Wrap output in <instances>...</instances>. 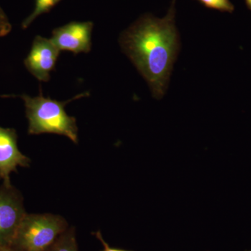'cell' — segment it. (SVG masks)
I'll list each match as a JSON object with an SVG mask.
<instances>
[{
  "label": "cell",
  "mask_w": 251,
  "mask_h": 251,
  "mask_svg": "<svg viewBox=\"0 0 251 251\" xmlns=\"http://www.w3.org/2000/svg\"><path fill=\"white\" fill-rule=\"evenodd\" d=\"M0 251H17L11 247H0Z\"/></svg>",
  "instance_id": "4fadbf2b"
},
{
  "label": "cell",
  "mask_w": 251,
  "mask_h": 251,
  "mask_svg": "<svg viewBox=\"0 0 251 251\" xmlns=\"http://www.w3.org/2000/svg\"><path fill=\"white\" fill-rule=\"evenodd\" d=\"M201 4L209 9L218 10L222 12L232 13L234 5L229 0H197Z\"/></svg>",
  "instance_id": "30bf717a"
},
{
  "label": "cell",
  "mask_w": 251,
  "mask_h": 251,
  "mask_svg": "<svg viewBox=\"0 0 251 251\" xmlns=\"http://www.w3.org/2000/svg\"><path fill=\"white\" fill-rule=\"evenodd\" d=\"M175 1L163 18L144 15L122 34L120 44L151 88L155 98L165 94L178 50Z\"/></svg>",
  "instance_id": "6da1fadb"
},
{
  "label": "cell",
  "mask_w": 251,
  "mask_h": 251,
  "mask_svg": "<svg viewBox=\"0 0 251 251\" xmlns=\"http://www.w3.org/2000/svg\"><path fill=\"white\" fill-rule=\"evenodd\" d=\"M92 22H72L52 31L51 41L59 50L74 53L90 52L92 48Z\"/></svg>",
  "instance_id": "8992f818"
},
{
  "label": "cell",
  "mask_w": 251,
  "mask_h": 251,
  "mask_svg": "<svg viewBox=\"0 0 251 251\" xmlns=\"http://www.w3.org/2000/svg\"></svg>",
  "instance_id": "9a60e30c"
},
{
  "label": "cell",
  "mask_w": 251,
  "mask_h": 251,
  "mask_svg": "<svg viewBox=\"0 0 251 251\" xmlns=\"http://www.w3.org/2000/svg\"><path fill=\"white\" fill-rule=\"evenodd\" d=\"M46 251H78L74 227H69Z\"/></svg>",
  "instance_id": "ba28073f"
},
{
  "label": "cell",
  "mask_w": 251,
  "mask_h": 251,
  "mask_svg": "<svg viewBox=\"0 0 251 251\" xmlns=\"http://www.w3.org/2000/svg\"><path fill=\"white\" fill-rule=\"evenodd\" d=\"M60 50L51 39L36 36L30 52L25 59L28 72L41 82L50 79V73L54 70Z\"/></svg>",
  "instance_id": "5b68a950"
},
{
  "label": "cell",
  "mask_w": 251,
  "mask_h": 251,
  "mask_svg": "<svg viewBox=\"0 0 251 251\" xmlns=\"http://www.w3.org/2000/svg\"><path fill=\"white\" fill-rule=\"evenodd\" d=\"M30 163V158L18 149L16 129L0 126V180L4 184H11V173H17L18 166L29 168Z\"/></svg>",
  "instance_id": "52a82bcc"
},
{
  "label": "cell",
  "mask_w": 251,
  "mask_h": 251,
  "mask_svg": "<svg viewBox=\"0 0 251 251\" xmlns=\"http://www.w3.org/2000/svg\"><path fill=\"white\" fill-rule=\"evenodd\" d=\"M27 213L22 193L12 184L0 186V247H11Z\"/></svg>",
  "instance_id": "277c9868"
},
{
  "label": "cell",
  "mask_w": 251,
  "mask_h": 251,
  "mask_svg": "<svg viewBox=\"0 0 251 251\" xmlns=\"http://www.w3.org/2000/svg\"><path fill=\"white\" fill-rule=\"evenodd\" d=\"M85 94H79L67 101H57L40 95L36 97L19 96L23 99L25 107L26 117L29 126V135H40L42 133H53L64 135L75 144L78 143V128L75 117L69 116L65 111L68 103L85 97Z\"/></svg>",
  "instance_id": "7a4b0ae2"
},
{
  "label": "cell",
  "mask_w": 251,
  "mask_h": 251,
  "mask_svg": "<svg viewBox=\"0 0 251 251\" xmlns=\"http://www.w3.org/2000/svg\"><path fill=\"white\" fill-rule=\"evenodd\" d=\"M60 1L62 0H36L35 9L23 21L21 27L23 29H27L36 18L41 14L49 13Z\"/></svg>",
  "instance_id": "9c48e42d"
},
{
  "label": "cell",
  "mask_w": 251,
  "mask_h": 251,
  "mask_svg": "<svg viewBox=\"0 0 251 251\" xmlns=\"http://www.w3.org/2000/svg\"><path fill=\"white\" fill-rule=\"evenodd\" d=\"M68 228L62 216L26 214L11 248L17 251H46Z\"/></svg>",
  "instance_id": "3957f363"
},
{
  "label": "cell",
  "mask_w": 251,
  "mask_h": 251,
  "mask_svg": "<svg viewBox=\"0 0 251 251\" xmlns=\"http://www.w3.org/2000/svg\"><path fill=\"white\" fill-rule=\"evenodd\" d=\"M94 234H95V236L97 237V239H98L102 243V244H103V251H130L123 250V249H115V248L110 247V246L108 245V243L105 242V240H104L103 236H102L101 232H100V231H98V232H95Z\"/></svg>",
  "instance_id": "7c38bea8"
},
{
  "label": "cell",
  "mask_w": 251,
  "mask_h": 251,
  "mask_svg": "<svg viewBox=\"0 0 251 251\" xmlns=\"http://www.w3.org/2000/svg\"><path fill=\"white\" fill-rule=\"evenodd\" d=\"M12 30V25L9 18L0 6V37H4L11 33Z\"/></svg>",
  "instance_id": "8fae6325"
},
{
  "label": "cell",
  "mask_w": 251,
  "mask_h": 251,
  "mask_svg": "<svg viewBox=\"0 0 251 251\" xmlns=\"http://www.w3.org/2000/svg\"><path fill=\"white\" fill-rule=\"evenodd\" d=\"M246 3H247V5L248 7L249 8V9L251 11V0H245Z\"/></svg>",
  "instance_id": "5bb4252c"
}]
</instances>
